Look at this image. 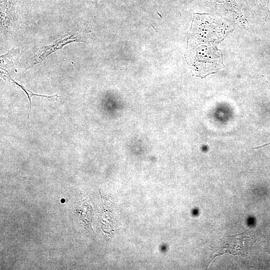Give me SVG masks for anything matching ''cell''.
<instances>
[{
  "mask_svg": "<svg viewBox=\"0 0 270 270\" xmlns=\"http://www.w3.org/2000/svg\"><path fill=\"white\" fill-rule=\"evenodd\" d=\"M188 61L196 76L204 78L224 67L222 54L214 44L188 42Z\"/></svg>",
  "mask_w": 270,
  "mask_h": 270,
  "instance_id": "cell-1",
  "label": "cell"
},
{
  "mask_svg": "<svg viewBox=\"0 0 270 270\" xmlns=\"http://www.w3.org/2000/svg\"><path fill=\"white\" fill-rule=\"evenodd\" d=\"M83 34L80 32H72L62 36L52 44L43 46L38 49L35 54L30 59L29 64L25 70L32 68L34 65L42 62L52 53L61 49L65 45L73 42H84Z\"/></svg>",
  "mask_w": 270,
  "mask_h": 270,
  "instance_id": "cell-2",
  "label": "cell"
},
{
  "mask_svg": "<svg viewBox=\"0 0 270 270\" xmlns=\"http://www.w3.org/2000/svg\"><path fill=\"white\" fill-rule=\"evenodd\" d=\"M17 0H0L1 28L8 31L14 26L18 17Z\"/></svg>",
  "mask_w": 270,
  "mask_h": 270,
  "instance_id": "cell-3",
  "label": "cell"
},
{
  "mask_svg": "<svg viewBox=\"0 0 270 270\" xmlns=\"http://www.w3.org/2000/svg\"><path fill=\"white\" fill-rule=\"evenodd\" d=\"M6 74H5L3 76L4 78L6 80L8 81H9L10 82L12 83H13L14 84H16V86H18L19 88H22L26 92V95L28 96V99L29 100V102H30V109H31V104H32L31 98H32V96H41V97H44V98H46L50 102V101L51 102V101L56 100H58V98L59 97L58 96V94H55L54 95L50 96L41 95V94H34V93L32 92V91H30V90L26 88V87H24V86H23L19 84L17 82H16L14 79H12V77L10 76L8 72L6 70ZM29 115H30V114H28V116H29Z\"/></svg>",
  "mask_w": 270,
  "mask_h": 270,
  "instance_id": "cell-4",
  "label": "cell"
},
{
  "mask_svg": "<svg viewBox=\"0 0 270 270\" xmlns=\"http://www.w3.org/2000/svg\"><path fill=\"white\" fill-rule=\"evenodd\" d=\"M20 50L18 48H12L8 52L0 56V65L6 68L14 66L15 62L18 60L20 56Z\"/></svg>",
  "mask_w": 270,
  "mask_h": 270,
  "instance_id": "cell-5",
  "label": "cell"
},
{
  "mask_svg": "<svg viewBox=\"0 0 270 270\" xmlns=\"http://www.w3.org/2000/svg\"><path fill=\"white\" fill-rule=\"evenodd\" d=\"M270 144V143H268V144H263L262 146H258V147H256V148H254V149H256V148H262V147H264L266 146H268V145H269Z\"/></svg>",
  "mask_w": 270,
  "mask_h": 270,
  "instance_id": "cell-6",
  "label": "cell"
},
{
  "mask_svg": "<svg viewBox=\"0 0 270 270\" xmlns=\"http://www.w3.org/2000/svg\"><path fill=\"white\" fill-rule=\"evenodd\" d=\"M92 1H94V2H96L98 0H92Z\"/></svg>",
  "mask_w": 270,
  "mask_h": 270,
  "instance_id": "cell-7",
  "label": "cell"
}]
</instances>
